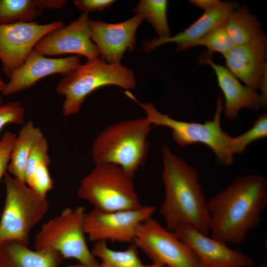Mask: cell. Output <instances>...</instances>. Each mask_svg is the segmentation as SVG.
Masks as SVG:
<instances>
[{"instance_id":"6da1fadb","label":"cell","mask_w":267,"mask_h":267,"mask_svg":"<svg viewBox=\"0 0 267 267\" xmlns=\"http://www.w3.org/2000/svg\"><path fill=\"white\" fill-rule=\"evenodd\" d=\"M211 237L241 244L259 225L267 205V180L261 174L238 177L207 202Z\"/></svg>"},{"instance_id":"7a4b0ae2","label":"cell","mask_w":267,"mask_h":267,"mask_svg":"<svg viewBox=\"0 0 267 267\" xmlns=\"http://www.w3.org/2000/svg\"><path fill=\"white\" fill-rule=\"evenodd\" d=\"M162 178L165 196L160 208L166 228L193 226L210 235L207 201L199 182L197 170L174 153L167 145L162 148Z\"/></svg>"},{"instance_id":"3957f363","label":"cell","mask_w":267,"mask_h":267,"mask_svg":"<svg viewBox=\"0 0 267 267\" xmlns=\"http://www.w3.org/2000/svg\"><path fill=\"white\" fill-rule=\"evenodd\" d=\"M152 126L146 117H140L106 127L92 144L94 165L115 164L134 178L146 161Z\"/></svg>"},{"instance_id":"277c9868","label":"cell","mask_w":267,"mask_h":267,"mask_svg":"<svg viewBox=\"0 0 267 267\" xmlns=\"http://www.w3.org/2000/svg\"><path fill=\"white\" fill-rule=\"evenodd\" d=\"M125 93L143 109L146 118L152 125L170 128L173 138L178 145L185 147L193 143H202L213 150L220 164L229 165L233 162V137L222 130L221 124L223 110L221 97L217 98L213 119L200 123L175 120L160 112L153 104L140 102L131 92L127 91Z\"/></svg>"},{"instance_id":"5b68a950","label":"cell","mask_w":267,"mask_h":267,"mask_svg":"<svg viewBox=\"0 0 267 267\" xmlns=\"http://www.w3.org/2000/svg\"><path fill=\"white\" fill-rule=\"evenodd\" d=\"M116 86L126 90L136 83L133 70L120 64H109L101 57L87 60L57 84L55 91L64 97L62 107L65 116L79 112L87 96L105 86Z\"/></svg>"},{"instance_id":"8992f818","label":"cell","mask_w":267,"mask_h":267,"mask_svg":"<svg viewBox=\"0 0 267 267\" xmlns=\"http://www.w3.org/2000/svg\"><path fill=\"white\" fill-rule=\"evenodd\" d=\"M4 182L6 195L0 219V244L15 241L28 245L30 232L46 214L49 202L46 196L6 172Z\"/></svg>"},{"instance_id":"52a82bcc","label":"cell","mask_w":267,"mask_h":267,"mask_svg":"<svg viewBox=\"0 0 267 267\" xmlns=\"http://www.w3.org/2000/svg\"><path fill=\"white\" fill-rule=\"evenodd\" d=\"M133 179L117 165H94L81 180L77 194L103 212L136 209L142 205Z\"/></svg>"},{"instance_id":"ba28073f","label":"cell","mask_w":267,"mask_h":267,"mask_svg":"<svg viewBox=\"0 0 267 267\" xmlns=\"http://www.w3.org/2000/svg\"><path fill=\"white\" fill-rule=\"evenodd\" d=\"M84 207H67L44 223L35 236V249L59 253L63 259H74L82 264L99 263L85 238Z\"/></svg>"},{"instance_id":"9c48e42d","label":"cell","mask_w":267,"mask_h":267,"mask_svg":"<svg viewBox=\"0 0 267 267\" xmlns=\"http://www.w3.org/2000/svg\"><path fill=\"white\" fill-rule=\"evenodd\" d=\"M164 267H202L197 256L173 231L150 217L137 226L133 243Z\"/></svg>"},{"instance_id":"30bf717a","label":"cell","mask_w":267,"mask_h":267,"mask_svg":"<svg viewBox=\"0 0 267 267\" xmlns=\"http://www.w3.org/2000/svg\"><path fill=\"white\" fill-rule=\"evenodd\" d=\"M156 210L155 207L149 205L109 212L93 208L85 215V234L94 243L110 241L132 244L138 225L152 217Z\"/></svg>"},{"instance_id":"8fae6325","label":"cell","mask_w":267,"mask_h":267,"mask_svg":"<svg viewBox=\"0 0 267 267\" xmlns=\"http://www.w3.org/2000/svg\"><path fill=\"white\" fill-rule=\"evenodd\" d=\"M64 25L62 21L45 24L34 21L0 25V60L4 75L9 78L43 37Z\"/></svg>"},{"instance_id":"7c38bea8","label":"cell","mask_w":267,"mask_h":267,"mask_svg":"<svg viewBox=\"0 0 267 267\" xmlns=\"http://www.w3.org/2000/svg\"><path fill=\"white\" fill-rule=\"evenodd\" d=\"M89 14L83 12L67 25L56 29L43 37L34 49L44 56H58L65 54L82 55L87 60L100 55L91 39Z\"/></svg>"},{"instance_id":"4fadbf2b","label":"cell","mask_w":267,"mask_h":267,"mask_svg":"<svg viewBox=\"0 0 267 267\" xmlns=\"http://www.w3.org/2000/svg\"><path fill=\"white\" fill-rule=\"evenodd\" d=\"M197 256L202 267H251L254 261L226 243L210 237L195 227L181 224L173 230Z\"/></svg>"},{"instance_id":"5bb4252c","label":"cell","mask_w":267,"mask_h":267,"mask_svg":"<svg viewBox=\"0 0 267 267\" xmlns=\"http://www.w3.org/2000/svg\"><path fill=\"white\" fill-rule=\"evenodd\" d=\"M144 20L138 14L118 23L89 20L91 39L97 46L101 58L109 64H120L125 52L134 50L136 30Z\"/></svg>"},{"instance_id":"9a60e30c","label":"cell","mask_w":267,"mask_h":267,"mask_svg":"<svg viewBox=\"0 0 267 267\" xmlns=\"http://www.w3.org/2000/svg\"><path fill=\"white\" fill-rule=\"evenodd\" d=\"M79 55L67 57H47L33 49L19 68L14 70L2 92L8 96L34 86L41 79L59 74L66 76L81 65Z\"/></svg>"},{"instance_id":"2e32d148","label":"cell","mask_w":267,"mask_h":267,"mask_svg":"<svg viewBox=\"0 0 267 267\" xmlns=\"http://www.w3.org/2000/svg\"><path fill=\"white\" fill-rule=\"evenodd\" d=\"M267 39L263 33L246 44L234 46L223 56L227 68L246 86L259 89L267 70Z\"/></svg>"},{"instance_id":"e0dca14e","label":"cell","mask_w":267,"mask_h":267,"mask_svg":"<svg viewBox=\"0 0 267 267\" xmlns=\"http://www.w3.org/2000/svg\"><path fill=\"white\" fill-rule=\"evenodd\" d=\"M211 57L204 54L199 61L209 64L216 74L219 86L224 97L222 110L224 118L234 120L243 108L259 110L262 104L260 95L256 90L242 85L227 68L213 62Z\"/></svg>"},{"instance_id":"ac0fdd59","label":"cell","mask_w":267,"mask_h":267,"mask_svg":"<svg viewBox=\"0 0 267 267\" xmlns=\"http://www.w3.org/2000/svg\"><path fill=\"white\" fill-rule=\"evenodd\" d=\"M237 6L232 1H225L204 13L187 28L178 34L166 38H154L143 44V50L149 52L155 47L168 43L176 44L177 51H182L194 46V44L209 32L222 24L229 13Z\"/></svg>"},{"instance_id":"d6986e66","label":"cell","mask_w":267,"mask_h":267,"mask_svg":"<svg viewBox=\"0 0 267 267\" xmlns=\"http://www.w3.org/2000/svg\"><path fill=\"white\" fill-rule=\"evenodd\" d=\"M63 259L56 252L31 250L15 241L0 245L1 267H59Z\"/></svg>"},{"instance_id":"ffe728a7","label":"cell","mask_w":267,"mask_h":267,"mask_svg":"<svg viewBox=\"0 0 267 267\" xmlns=\"http://www.w3.org/2000/svg\"><path fill=\"white\" fill-rule=\"evenodd\" d=\"M44 136L41 129L33 121L23 125L16 135L7 168L13 177L25 182L24 172L29 156L35 145Z\"/></svg>"},{"instance_id":"44dd1931","label":"cell","mask_w":267,"mask_h":267,"mask_svg":"<svg viewBox=\"0 0 267 267\" xmlns=\"http://www.w3.org/2000/svg\"><path fill=\"white\" fill-rule=\"evenodd\" d=\"M224 27L234 45L248 43L263 33L257 17L244 6H238L229 13Z\"/></svg>"},{"instance_id":"7402d4cb","label":"cell","mask_w":267,"mask_h":267,"mask_svg":"<svg viewBox=\"0 0 267 267\" xmlns=\"http://www.w3.org/2000/svg\"><path fill=\"white\" fill-rule=\"evenodd\" d=\"M138 249L132 243L126 250H115L108 247L107 242L99 241L95 243L91 252L100 260L101 267H164L153 263L143 264L139 257Z\"/></svg>"},{"instance_id":"603a6c76","label":"cell","mask_w":267,"mask_h":267,"mask_svg":"<svg viewBox=\"0 0 267 267\" xmlns=\"http://www.w3.org/2000/svg\"><path fill=\"white\" fill-rule=\"evenodd\" d=\"M46 9V0H0V25L31 22Z\"/></svg>"},{"instance_id":"cb8c5ba5","label":"cell","mask_w":267,"mask_h":267,"mask_svg":"<svg viewBox=\"0 0 267 267\" xmlns=\"http://www.w3.org/2000/svg\"><path fill=\"white\" fill-rule=\"evenodd\" d=\"M168 1L141 0L133 11L141 15L153 26L160 38L172 36L167 20Z\"/></svg>"},{"instance_id":"d4e9b609","label":"cell","mask_w":267,"mask_h":267,"mask_svg":"<svg viewBox=\"0 0 267 267\" xmlns=\"http://www.w3.org/2000/svg\"><path fill=\"white\" fill-rule=\"evenodd\" d=\"M196 45L207 47L208 51L206 55L211 56L213 52H219L223 55L234 44L225 28L224 23L214 28L197 41L193 46Z\"/></svg>"},{"instance_id":"484cf974","label":"cell","mask_w":267,"mask_h":267,"mask_svg":"<svg viewBox=\"0 0 267 267\" xmlns=\"http://www.w3.org/2000/svg\"><path fill=\"white\" fill-rule=\"evenodd\" d=\"M267 136V114L260 115L253 126L244 133L233 137L234 154H242L252 142Z\"/></svg>"},{"instance_id":"4316f807","label":"cell","mask_w":267,"mask_h":267,"mask_svg":"<svg viewBox=\"0 0 267 267\" xmlns=\"http://www.w3.org/2000/svg\"><path fill=\"white\" fill-rule=\"evenodd\" d=\"M48 142L43 137L35 145L28 159L25 169V182L27 184L30 181L36 168L40 164L49 165L50 159L48 154Z\"/></svg>"},{"instance_id":"83f0119b","label":"cell","mask_w":267,"mask_h":267,"mask_svg":"<svg viewBox=\"0 0 267 267\" xmlns=\"http://www.w3.org/2000/svg\"><path fill=\"white\" fill-rule=\"evenodd\" d=\"M25 109L19 101H8L0 105V131L7 124L23 125Z\"/></svg>"},{"instance_id":"f1b7e54d","label":"cell","mask_w":267,"mask_h":267,"mask_svg":"<svg viewBox=\"0 0 267 267\" xmlns=\"http://www.w3.org/2000/svg\"><path fill=\"white\" fill-rule=\"evenodd\" d=\"M43 163L35 170L32 178L27 185L40 194L46 196L47 193L53 188V181L50 175L48 166Z\"/></svg>"},{"instance_id":"f546056e","label":"cell","mask_w":267,"mask_h":267,"mask_svg":"<svg viewBox=\"0 0 267 267\" xmlns=\"http://www.w3.org/2000/svg\"><path fill=\"white\" fill-rule=\"evenodd\" d=\"M16 134L6 131L0 139V180L6 173Z\"/></svg>"},{"instance_id":"4dcf8cb0","label":"cell","mask_w":267,"mask_h":267,"mask_svg":"<svg viewBox=\"0 0 267 267\" xmlns=\"http://www.w3.org/2000/svg\"><path fill=\"white\" fill-rule=\"evenodd\" d=\"M113 0H74L73 3L79 10L83 12L99 11H102L110 7L114 2Z\"/></svg>"},{"instance_id":"1f68e13d","label":"cell","mask_w":267,"mask_h":267,"mask_svg":"<svg viewBox=\"0 0 267 267\" xmlns=\"http://www.w3.org/2000/svg\"><path fill=\"white\" fill-rule=\"evenodd\" d=\"M189 2L206 11L216 7L221 1L219 0H189Z\"/></svg>"},{"instance_id":"d6a6232c","label":"cell","mask_w":267,"mask_h":267,"mask_svg":"<svg viewBox=\"0 0 267 267\" xmlns=\"http://www.w3.org/2000/svg\"><path fill=\"white\" fill-rule=\"evenodd\" d=\"M67 267H101L99 263L96 264H82L80 263H77L75 264L69 265Z\"/></svg>"},{"instance_id":"836d02e7","label":"cell","mask_w":267,"mask_h":267,"mask_svg":"<svg viewBox=\"0 0 267 267\" xmlns=\"http://www.w3.org/2000/svg\"><path fill=\"white\" fill-rule=\"evenodd\" d=\"M6 83H5L2 79L1 76V70L0 68V92H2L6 87Z\"/></svg>"},{"instance_id":"e575fe53","label":"cell","mask_w":267,"mask_h":267,"mask_svg":"<svg viewBox=\"0 0 267 267\" xmlns=\"http://www.w3.org/2000/svg\"><path fill=\"white\" fill-rule=\"evenodd\" d=\"M3 104V99L1 94L0 92V105Z\"/></svg>"},{"instance_id":"d590c367","label":"cell","mask_w":267,"mask_h":267,"mask_svg":"<svg viewBox=\"0 0 267 267\" xmlns=\"http://www.w3.org/2000/svg\"></svg>"},{"instance_id":"8d00e7d4","label":"cell","mask_w":267,"mask_h":267,"mask_svg":"<svg viewBox=\"0 0 267 267\" xmlns=\"http://www.w3.org/2000/svg\"><path fill=\"white\" fill-rule=\"evenodd\" d=\"M0 267H1L0 266Z\"/></svg>"},{"instance_id":"74e56055","label":"cell","mask_w":267,"mask_h":267,"mask_svg":"<svg viewBox=\"0 0 267 267\" xmlns=\"http://www.w3.org/2000/svg\"></svg>"}]
</instances>
